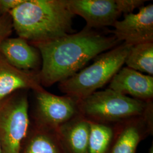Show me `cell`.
Returning a JSON list of instances; mask_svg holds the SVG:
<instances>
[{"mask_svg":"<svg viewBox=\"0 0 153 153\" xmlns=\"http://www.w3.org/2000/svg\"><path fill=\"white\" fill-rule=\"evenodd\" d=\"M33 91L35 101L31 123L35 126L56 131L79 114L76 99L66 95H54L43 86Z\"/></svg>","mask_w":153,"mask_h":153,"instance_id":"obj_6","label":"cell"},{"mask_svg":"<svg viewBox=\"0 0 153 153\" xmlns=\"http://www.w3.org/2000/svg\"><path fill=\"white\" fill-rule=\"evenodd\" d=\"M14 29L10 14L0 16V45L7 38H9Z\"/></svg>","mask_w":153,"mask_h":153,"instance_id":"obj_17","label":"cell"},{"mask_svg":"<svg viewBox=\"0 0 153 153\" xmlns=\"http://www.w3.org/2000/svg\"><path fill=\"white\" fill-rule=\"evenodd\" d=\"M0 53L10 65L21 71L39 72L42 65L38 49L20 37L5 39L0 45Z\"/></svg>","mask_w":153,"mask_h":153,"instance_id":"obj_11","label":"cell"},{"mask_svg":"<svg viewBox=\"0 0 153 153\" xmlns=\"http://www.w3.org/2000/svg\"><path fill=\"white\" fill-rule=\"evenodd\" d=\"M149 153H153V146L152 145V146L150 147V149H149Z\"/></svg>","mask_w":153,"mask_h":153,"instance_id":"obj_20","label":"cell"},{"mask_svg":"<svg viewBox=\"0 0 153 153\" xmlns=\"http://www.w3.org/2000/svg\"><path fill=\"white\" fill-rule=\"evenodd\" d=\"M19 90L0 100L1 153H20L31 120L27 94Z\"/></svg>","mask_w":153,"mask_h":153,"instance_id":"obj_5","label":"cell"},{"mask_svg":"<svg viewBox=\"0 0 153 153\" xmlns=\"http://www.w3.org/2000/svg\"><path fill=\"white\" fill-rule=\"evenodd\" d=\"M109 153H136L139 143L153 134V104L144 114L114 125Z\"/></svg>","mask_w":153,"mask_h":153,"instance_id":"obj_7","label":"cell"},{"mask_svg":"<svg viewBox=\"0 0 153 153\" xmlns=\"http://www.w3.org/2000/svg\"><path fill=\"white\" fill-rule=\"evenodd\" d=\"M121 43L114 35H105L85 26L78 33L31 44L38 49L42 58L38 73L40 85L49 87L65 80L89 61Z\"/></svg>","mask_w":153,"mask_h":153,"instance_id":"obj_1","label":"cell"},{"mask_svg":"<svg viewBox=\"0 0 153 153\" xmlns=\"http://www.w3.org/2000/svg\"><path fill=\"white\" fill-rule=\"evenodd\" d=\"M70 11L82 17L86 27L98 28L112 26L121 13L116 0H66Z\"/></svg>","mask_w":153,"mask_h":153,"instance_id":"obj_9","label":"cell"},{"mask_svg":"<svg viewBox=\"0 0 153 153\" xmlns=\"http://www.w3.org/2000/svg\"><path fill=\"white\" fill-rule=\"evenodd\" d=\"M0 153H1V146H0Z\"/></svg>","mask_w":153,"mask_h":153,"instance_id":"obj_21","label":"cell"},{"mask_svg":"<svg viewBox=\"0 0 153 153\" xmlns=\"http://www.w3.org/2000/svg\"><path fill=\"white\" fill-rule=\"evenodd\" d=\"M18 37L31 44L47 42L73 33L66 0H23L10 12Z\"/></svg>","mask_w":153,"mask_h":153,"instance_id":"obj_2","label":"cell"},{"mask_svg":"<svg viewBox=\"0 0 153 153\" xmlns=\"http://www.w3.org/2000/svg\"><path fill=\"white\" fill-rule=\"evenodd\" d=\"M38 73L16 69L0 53V100L19 90L34 91L42 87Z\"/></svg>","mask_w":153,"mask_h":153,"instance_id":"obj_12","label":"cell"},{"mask_svg":"<svg viewBox=\"0 0 153 153\" xmlns=\"http://www.w3.org/2000/svg\"><path fill=\"white\" fill-rule=\"evenodd\" d=\"M146 1L142 0H116V2L121 13L128 14L137 8L143 6Z\"/></svg>","mask_w":153,"mask_h":153,"instance_id":"obj_18","label":"cell"},{"mask_svg":"<svg viewBox=\"0 0 153 153\" xmlns=\"http://www.w3.org/2000/svg\"><path fill=\"white\" fill-rule=\"evenodd\" d=\"M131 45L122 43L95 57L91 65L59 82L61 92L77 100L84 98L110 82L123 65Z\"/></svg>","mask_w":153,"mask_h":153,"instance_id":"obj_3","label":"cell"},{"mask_svg":"<svg viewBox=\"0 0 153 153\" xmlns=\"http://www.w3.org/2000/svg\"><path fill=\"white\" fill-rule=\"evenodd\" d=\"M111 31L121 43L134 45L153 43V5L143 6L137 14L124 15L121 21H116Z\"/></svg>","mask_w":153,"mask_h":153,"instance_id":"obj_8","label":"cell"},{"mask_svg":"<svg viewBox=\"0 0 153 153\" xmlns=\"http://www.w3.org/2000/svg\"><path fill=\"white\" fill-rule=\"evenodd\" d=\"M23 0H0V16L10 12L19 5Z\"/></svg>","mask_w":153,"mask_h":153,"instance_id":"obj_19","label":"cell"},{"mask_svg":"<svg viewBox=\"0 0 153 153\" xmlns=\"http://www.w3.org/2000/svg\"><path fill=\"white\" fill-rule=\"evenodd\" d=\"M109 88L145 102H153V76L122 67L110 81Z\"/></svg>","mask_w":153,"mask_h":153,"instance_id":"obj_10","label":"cell"},{"mask_svg":"<svg viewBox=\"0 0 153 153\" xmlns=\"http://www.w3.org/2000/svg\"><path fill=\"white\" fill-rule=\"evenodd\" d=\"M56 131L66 153H88L89 121L78 114Z\"/></svg>","mask_w":153,"mask_h":153,"instance_id":"obj_13","label":"cell"},{"mask_svg":"<svg viewBox=\"0 0 153 153\" xmlns=\"http://www.w3.org/2000/svg\"><path fill=\"white\" fill-rule=\"evenodd\" d=\"M89 123L88 153H109L114 136V125L90 121Z\"/></svg>","mask_w":153,"mask_h":153,"instance_id":"obj_15","label":"cell"},{"mask_svg":"<svg viewBox=\"0 0 153 153\" xmlns=\"http://www.w3.org/2000/svg\"><path fill=\"white\" fill-rule=\"evenodd\" d=\"M20 153H66L56 131L30 123Z\"/></svg>","mask_w":153,"mask_h":153,"instance_id":"obj_14","label":"cell"},{"mask_svg":"<svg viewBox=\"0 0 153 153\" xmlns=\"http://www.w3.org/2000/svg\"><path fill=\"white\" fill-rule=\"evenodd\" d=\"M126 67L153 75V43L132 45L125 61Z\"/></svg>","mask_w":153,"mask_h":153,"instance_id":"obj_16","label":"cell"},{"mask_svg":"<svg viewBox=\"0 0 153 153\" xmlns=\"http://www.w3.org/2000/svg\"><path fill=\"white\" fill-rule=\"evenodd\" d=\"M153 102H145L109 88L78 100L79 114L90 121L115 125L145 113Z\"/></svg>","mask_w":153,"mask_h":153,"instance_id":"obj_4","label":"cell"}]
</instances>
